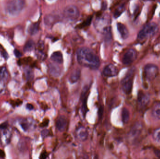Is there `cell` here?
I'll list each match as a JSON object with an SVG mask.
<instances>
[{"mask_svg": "<svg viewBox=\"0 0 160 159\" xmlns=\"http://www.w3.org/2000/svg\"><path fill=\"white\" fill-rule=\"evenodd\" d=\"M22 127L23 129L24 130V131H26V130L28 129V125L27 124H25V123H22L21 124Z\"/></svg>", "mask_w": 160, "mask_h": 159, "instance_id": "39", "label": "cell"}, {"mask_svg": "<svg viewBox=\"0 0 160 159\" xmlns=\"http://www.w3.org/2000/svg\"><path fill=\"white\" fill-rule=\"evenodd\" d=\"M80 76H81V71L79 69H76L73 71L70 76L69 80L71 83H75L79 79Z\"/></svg>", "mask_w": 160, "mask_h": 159, "instance_id": "16", "label": "cell"}, {"mask_svg": "<svg viewBox=\"0 0 160 159\" xmlns=\"http://www.w3.org/2000/svg\"><path fill=\"white\" fill-rule=\"evenodd\" d=\"M26 108H27L29 110H31L34 108V107H33V105L32 104L28 103V104L26 105Z\"/></svg>", "mask_w": 160, "mask_h": 159, "instance_id": "40", "label": "cell"}, {"mask_svg": "<svg viewBox=\"0 0 160 159\" xmlns=\"http://www.w3.org/2000/svg\"><path fill=\"white\" fill-rule=\"evenodd\" d=\"M24 74H25V78H26L27 80H30L33 78V73L31 69H29V68H27V69H25Z\"/></svg>", "mask_w": 160, "mask_h": 159, "instance_id": "24", "label": "cell"}, {"mask_svg": "<svg viewBox=\"0 0 160 159\" xmlns=\"http://www.w3.org/2000/svg\"><path fill=\"white\" fill-rule=\"evenodd\" d=\"M125 9V5L122 4L118 7V8L115 10L114 13V16L115 18H118L119 17L122 13L124 12Z\"/></svg>", "mask_w": 160, "mask_h": 159, "instance_id": "21", "label": "cell"}, {"mask_svg": "<svg viewBox=\"0 0 160 159\" xmlns=\"http://www.w3.org/2000/svg\"><path fill=\"white\" fill-rule=\"evenodd\" d=\"M49 122V120L48 119H45L43 121V122L40 124V126L41 127H46L48 125Z\"/></svg>", "mask_w": 160, "mask_h": 159, "instance_id": "32", "label": "cell"}, {"mask_svg": "<svg viewBox=\"0 0 160 159\" xmlns=\"http://www.w3.org/2000/svg\"><path fill=\"white\" fill-rule=\"evenodd\" d=\"M154 153L156 157L160 158V150H159V149H156V150H155Z\"/></svg>", "mask_w": 160, "mask_h": 159, "instance_id": "38", "label": "cell"}, {"mask_svg": "<svg viewBox=\"0 0 160 159\" xmlns=\"http://www.w3.org/2000/svg\"><path fill=\"white\" fill-rule=\"evenodd\" d=\"M64 16L71 20H76L78 18L80 11L78 9L75 5H69L65 8L63 11Z\"/></svg>", "mask_w": 160, "mask_h": 159, "instance_id": "7", "label": "cell"}, {"mask_svg": "<svg viewBox=\"0 0 160 159\" xmlns=\"http://www.w3.org/2000/svg\"><path fill=\"white\" fill-rule=\"evenodd\" d=\"M130 119V113L127 108H124L122 111V119L123 123H128Z\"/></svg>", "mask_w": 160, "mask_h": 159, "instance_id": "20", "label": "cell"}, {"mask_svg": "<svg viewBox=\"0 0 160 159\" xmlns=\"http://www.w3.org/2000/svg\"><path fill=\"white\" fill-rule=\"evenodd\" d=\"M8 126V122H4V123L0 124V129H6V128H7Z\"/></svg>", "mask_w": 160, "mask_h": 159, "instance_id": "34", "label": "cell"}, {"mask_svg": "<svg viewBox=\"0 0 160 159\" xmlns=\"http://www.w3.org/2000/svg\"><path fill=\"white\" fill-rule=\"evenodd\" d=\"M35 43L32 40H29L26 43L24 47L23 51L25 52H30L35 47Z\"/></svg>", "mask_w": 160, "mask_h": 159, "instance_id": "18", "label": "cell"}, {"mask_svg": "<svg viewBox=\"0 0 160 159\" xmlns=\"http://www.w3.org/2000/svg\"><path fill=\"white\" fill-rule=\"evenodd\" d=\"M76 136L79 140L84 141L88 138V131L83 126H81L76 130Z\"/></svg>", "mask_w": 160, "mask_h": 159, "instance_id": "14", "label": "cell"}, {"mask_svg": "<svg viewBox=\"0 0 160 159\" xmlns=\"http://www.w3.org/2000/svg\"><path fill=\"white\" fill-rule=\"evenodd\" d=\"M7 76V72L6 67H0V79H3Z\"/></svg>", "mask_w": 160, "mask_h": 159, "instance_id": "29", "label": "cell"}, {"mask_svg": "<svg viewBox=\"0 0 160 159\" xmlns=\"http://www.w3.org/2000/svg\"><path fill=\"white\" fill-rule=\"evenodd\" d=\"M142 131V125L141 123H136L130 130L129 132V137L132 140L134 141L139 137Z\"/></svg>", "mask_w": 160, "mask_h": 159, "instance_id": "10", "label": "cell"}, {"mask_svg": "<svg viewBox=\"0 0 160 159\" xmlns=\"http://www.w3.org/2000/svg\"><path fill=\"white\" fill-rule=\"evenodd\" d=\"M103 113H104V107L103 106H100L99 108L98 111V116L99 119L102 118Z\"/></svg>", "mask_w": 160, "mask_h": 159, "instance_id": "31", "label": "cell"}, {"mask_svg": "<svg viewBox=\"0 0 160 159\" xmlns=\"http://www.w3.org/2000/svg\"><path fill=\"white\" fill-rule=\"evenodd\" d=\"M137 57V53L133 49H129L124 54L122 59L123 64L129 65L134 62Z\"/></svg>", "mask_w": 160, "mask_h": 159, "instance_id": "9", "label": "cell"}, {"mask_svg": "<svg viewBox=\"0 0 160 159\" xmlns=\"http://www.w3.org/2000/svg\"><path fill=\"white\" fill-rule=\"evenodd\" d=\"M82 100L83 101V105H82V112L85 116L87 112V110H88L87 105V96L83 98Z\"/></svg>", "mask_w": 160, "mask_h": 159, "instance_id": "27", "label": "cell"}, {"mask_svg": "<svg viewBox=\"0 0 160 159\" xmlns=\"http://www.w3.org/2000/svg\"><path fill=\"white\" fill-rule=\"evenodd\" d=\"M118 73V70L117 67L112 64L105 66L103 71V74L108 77H112L116 76Z\"/></svg>", "mask_w": 160, "mask_h": 159, "instance_id": "11", "label": "cell"}, {"mask_svg": "<svg viewBox=\"0 0 160 159\" xmlns=\"http://www.w3.org/2000/svg\"><path fill=\"white\" fill-rule=\"evenodd\" d=\"M55 20L54 16H47L44 18V22L46 25H50L55 22Z\"/></svg>", "mask_w": 160, "mask_h": 159, "instance_id": "23", "label": "cell"}, {"mask_svg": "<svg viewBox=\"0 0 160 159\" xmlns=\"http://www.w3.org/2000/svg\"><path fill=\"white\" fill-rule=\"evenodd\" d=\"M117 29L123 39H126L129 36V31L127 28L123 23L119 22L117 23Z\"/></svg>", "mask_w": 160, "mask_h": 159, "instance_id": "13", "label": "cell"}, {"mask_svg": "<svg viewBox=\"0 0 160 159\" xmlns=\"http://www.w3.org/2000/svg\"><path fill=\"white\" fill-rule=\"evenodd\" d=\"M48 153L46 151H44L41 154V156L39 158L41 159H44L46 158V157H48Z\"/></svg>", "mask_w": 160, "mask_h": 159, "instance_id": "36", "label": "cell"}, {"mask_svg": "<svg viewBox=\"0 0 160 159\" xmlns=\"http://www.w3.org/2000/svg\"><path fill=\"white\" fill-rule=\"evenodd\" d=\"M14 53L15 56L17 58H19V57H20L22 56L21 53L17 50H15L14 51Z\"/></svg>", "mask_w": 160, "mask_h": 159, "instance_id": "35", "label": "cell"}, {"mask_svg": "<svg viewBox=\"0 0 160 159\" xmlns=\"http://www.w3.org/2000/svg\"><path fill=\"white\" fill-rule=\"evenodd\" d=\"M49 134V131L48 129H44L41 132V135L43 138L47 137Z\"/></svg>", "mask_w": 160, "mask_h": 159, "instance_id": "33", "label": "cell"}, {"mask_svg": "<svg viewBox=\"0 0 160 159\" xmlns=\"http://www.w3.org/2000/svg\"><path fill=\"white\" fill-rule=\"evenodd\" d=\"M92 18V16H91L88 17L85 21H84V22H82L81 24H80L79 25V28H84V27L89 26L91 24V22Z\"/></svg>", "mask_w": 160, "mask_h": 159, "instance_id": "25", "label": "cell"}, {"mask_svg": "<svg viewBox=\"0 0 160 159\" xmlns=\"http://www.w3.org/2000/svg\"><path fill=\"white\" fill-rule=\"evenodd\" d=\"M158 30V27L155 23H149L146 24L139 31L137 38L140 41L145 40L154 35Z\"/></svg>", "mask_w": 160, "mask_h": 159, "instance_id": "3", "label": "cell"}, {"mask_svg": "<svg viewBox=\"0 0 160 159\" xmlns=\"http://www.w3.org/2000/svg\"><path fill=\"white\" fill-rule=\"evenodd\" d=\"M150 101V97L147 93L143 92H140L138 93L137 103L140 110L145 109L148 105Z\"/></svg>", "mask_w": 160, "mask_h": 159, "instance_id": "8", "label": "cell"}, {"mask_svg": "<svg viewBox=\"0 0 160 159\" xmlns=\"http://www.w3.org/2000/svg\"><path fill=\"white\" fill-rule=\"evenodd\" d=\"M50 73L53 76H58V74L60 73L59 68L52 64L50 65Z\"/></svg>", "mask_w": 160, "mask_h": 159, "instance_id": "22", "label": "cell"}, {"mask_svg": "<svg viewBox=\"0 0 160 159\" xmlns=\"http://www.w3.org/2000/svg\"><path fill=\"white\" fill-rule=\"evenodd\" d=\"M24 0H10L6 5V10L12 16L18 15L25 7Z\"/></svg>", "mask_w": 160, "mask_h": 159, "instance_id": "2", "label": "cell"}, {"mask_svg": "<svg viewBox=\"0 0 160 159\" xmlns=\"http://www.w3.org/2000/svg\"><path fill=\"white\" fill-rule=\"evenodd\" d=\"M23 101L20 99H16V100H10V104L12 106H17L20 105L22 104Z\"/></svg>", "mask_w": 160, "mask_h": 159, "instance_id": "30", "label": "cell"}, {"mask_svg": "<svg viewBox=\"0 0 160 159\" xmlns=\"http://www.w3.org/2000/svg\"><path fill=\"white\" fill-rule=\"evenodd\" d=\"M31 58L30 57H26V58H23L22 59H20L18 61V64L19 65H22V64H28L30 63L31 62Z\"/></svg>", "mask_w": 160, "mask_h": 159, "instance_id": "28", "label": "cell"}, {"mask_svg": "<svg viewBox=\"0 0 160 159\" xmlns=\"http://www.w3.org/2000/svg\"><path fill=\"white\" fill-rule=\"evenodd\" d=\"M76 56L79 64L82 66L93 70H96L99 67V58L90 48L85 47L79 48Z\"/></svg>", "mask_w": 160, "mask_h": 159, "instance_id": "1", "label": "cell"}, {"mask_svg": "<svg viewBox=\"0 0 160 159\" xmlns=\"http://www.w3.org/2000/svg\"><path fill=\"white\" fill-rule=\"evenodd\" d=\"M144 74L147 80L149 81H153L159 74V68L155 64H148L144 67Z\"/></svg>", "mask_w": 160, "mask_h": 159, "instance_id": "5", "label": "cell"}, {"mask_svg": "<svg viewBox=\"0 0 160 159\" xmlns=\"http://www.w3.org/2000/svg\"><path fill=\"white\" fill-rule=\"evenodd\" d=\"M6 156L5 152L2 149H0V158H4Z\"/></svg>", "mask_w": 160, "mask_h": 159, "instance_id": "37", "label": "cell"}, {"mask_svg": "<svg viewBox=\"0 0 160 159\" xmlns=\"http://www.w3.org/2000/svg\"><path fill=\"white\" fill-rule=\"evenodd\" d=\"M95 24L97 30L102 32L104 35L111 32L110 21L106 18L104 17L98 18L95 22Z\"/></svg>", "mask_w": 160, "mask_h": 159, "instance_id": "6", "label": "cell"}, {"mask_svg": "<svg viewBox=\"0 0 160 159\" xmlns=\"http://www.w3.org/2000/svg\"><path fill=\"white\" fill-rule=\"evenodd\" d=\"M67 125V120L65 117L61 116L59 117L56 122V126L58 130L61 132H63L65 130Z\"/></svg>", "mask_w": 160, "mask_h": 159, "instance_id": "12", "label": "cell"}, {"mask_svg": "<svg viewBox=\"0 0 160 159\" xmlns=\"http://www.w3.org/2000/svg\"><path fill=\"white\" fill-rule=\"evenodd\" d=\"M51 59L53 62H56L57 63L60 64L62 63L63 62V55L62 52L60 51H55V52H53L52 54Z\"/></svg>", "mask_w": 160, "mask_h": 159, "instance_id": "15", "label": "cell"}, {"mask_svg": "<svg viewBox=\"0 0 160 159\" xmlns=\"http://www.w3.org/2000/svg\"><path fill=\"white\" fill-rule=\"evenodd\" d=\"M152 113L153 117L157 119H160V103L156 104L153 107Z\"/></svg>", "mask_w": 160, "mask_h": 159, "instance_id": "19", "label": "cell"}, {"mask_svg": "<svg viewBox=\"0 0 160 159\" xmlns=\"http://www.w3.org/2000/svg\"><path fill=\"white\" fill-rule=\"evenodd\" d=\"M153 137L155 141L160 143V127L157 128L154 132Z\"/></svg>", "mask_w": 160, "mask_h": 159, "instance_id": "26", "label": "cell"}, {"mask_svg": "<svg viewBox=\"0 0 160 159\" xmlns=\"http://www.w3.org/2000/svg\"><path fill=\"white\" fill-rule=\"evenodd\" d=\"M135 68H132L128 71L121 82L122 90L125 93L130 94L133 88V80L135 74Z\"/></svg>", "mask_w": 160, "mask_h": 159, "instance_id": "4", "label": "cell"}, {"mask_svg": "<svg viewBox=\"0 0 160 159\" xmlns=\"http://www.w3.org/2000/svg\"><path fill=\"white\" fill-rule=\"evenodd\" d=\"M39 29V23L38 22H35L30 25L28 32L30 35L34 36L38 32Z\"/></svg>", "mask_w": 160, "mask_h": 159, "instance_id": "17", "label": "cell"}]
</instances>
